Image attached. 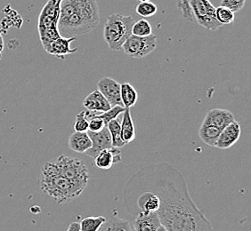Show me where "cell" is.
<instances>
[{
	"label": "cell",
	"instance_id": "cell-1",
	"mask_svg": "<svg viewBox=\"0 0 251 231\" xmlns=\"http://www.w3.org/2000/svg\"><path fill=\"white\" fill-rule=\"evenodd\" d=\"M148 190L157 195L160 224L168 231H214L189 193L185 178L165 162L145 165L132 176L124 191Z\"/></svg>",
	"mask_w": 251,
	"mask_h": 231
},
{
	"label": "cell",
	"instance_id": "cell-2",
	"mask_svg": "<svg viewBox=\"0 0 251 231\" xmlns=\"http://www.w3.org/2000/svg\"><path fill=\"white\" fill-rule=\"evenodd\" d=\"M100 23L97 0H62L58 32L63 38L89 33Z\"/></svg>",
	"mask_w": 251,
	"mask_h": 231
},
{
	"label": "cell",
	"instance_id": "cell-3",
	"mask_svg": "<svg viewBox=\"0 0 251 231\" xmlns=\"http://www.w3.org/2000/svg\"><path fill=\"white\" fill-rule=\"evenodd\" d=\"M40 188L58 204L72 201L84 191V189L59 174L49 161L44 164L41 170Z\"/></svg>",
	"mask_w": 251,
	"mask_h": 231
},
{
	"label": "cell",
	"instance_id": "cell-4",
	"mask_svg": "<svg viewBox=\"0 0 251 231\" xmlns=\"http://www.w3.org/2000/svg\"><path fill=\"white\" fill-rule=\"evenodd\" d=\"M135 19L130 15L113 14L107 17L103 29V37L109 48L120 51L123 44L132 35Z\"/></svg>",
	"mask_w": 251,
	"mask_h": 231
},
{
	"label": "cell",
	"instance_id": "cell-5",
	"mask_svg": "<svg viewBox=\"0 0 251 231\" xmlns=\"http://www.w3.org/2000/svg\"><path fill=\"white\" fill-rule=\"evenodd\" d=\"M61 2L62 0H49L39 14L38 29L44 49L61 37L57 28Z\"/></svg>",
	"mask_w": 251,
	"mask_h": 231
},
{
	"label": "cell",
	"instance_id": "cell-6",
	"mask_svg": "<svg viewBox=\"0 0 251 231\" xmlns=\"http://www.w3.org/2000/svg\"><path fill=\"white\" fill-rule=\"evenodd\" d=\"M54 170L82 189L87 187L89 181L88 169L82 161L77 158L61 155L49 161Z\"/></svg>",
	"mask_w": 251,
	"mask_h": 231
},
{
	"label": "cell",
	"instance_id": "cell-7",
	"mask_svg": "<svg viewBox=\"0 0 251 231\" xmlns=\"http://www.w3.org/2000/svg\"><path fill=\"white\" fill-rule=\"evenodd\" d=\"M192 10L193 18L197 21L199 25L209 30L221 29L220 24L216 18V7L210 0H188Z\"/></svg>",
	"mask_w": 251,
	"mask_h": 231
},
{
	"label": "cell",
	"instance_id": "cell-8",
	"mask_svg": "<svg viewBox=\"0 0 251 231\" xmlns=\"http://www.w3.org/2000/svg\"><path fill=\"white\" fill-rule=\"evenodd\" d=\"M158 37L151 34L148 37H136L131 35L123 44L121 50L129 57L144 58L154 51L157 46Z\"/></svg>",
	"mask_w": 251,
	"mask_h": 231
},
{
	"label": "cell",
	"instance_id": "cell-9",
	"mask_svg": "<svg viewBox=\"0 0 251 231\" xmlns=\"http://www.w3.org/2000/svg\"><path fill=\"white\" fill-rule=\"evenodd\" d=\"M97 90L101 92L111 108L123 107L121 98V84L111 77H104L97 83Z\"/></svg>",
	"mask_w": 251,
	"mask_h": 231
},
{
	"label": "cell",
	"instance_id": "cell-10",
	"mask_svg": "<svg viewBox=\"0 0 251 231\" xmlns=\"http://www.w3.org/2000/svg\"><path fill=\"white\" fill-rule=\"evenodd\" d=\"M242 134L241 125L238 121H232L231 124L225 127L218 137L215 147L220 149H227L232 148L240 139Z\"/></svg>",
	"mask_w": 251,
	"mask_h": 231
},
{
	"label": "cell",
	"instance_id": "cell-11",
	"mask_svg": "<svg viewBox=\"0 0 251 231\" xmlns=\"http://www.w3.org/2000/svg\"><path fill=\"white\" fill-rule=\"evenodd\" d=\"M87 134L89 135L91 141H92V147L86 152V154L88 157L95 159L97 155L101 152L102 150L111 149L112 147L111 135L109 133L107 126H105L99 133L87 132Z\"/></svg>",
	"mask_w": 251,
	"mask_h": 231
},
{
	"label": "cell",
	"instance_id": "cell-12",
	"mask_svg": "<svg viewBox=\"0 0 251 231\" xmlns=\"http://www.w3.org/2000/svg\"><path fill=\"white\" fill-rule=\"evenodd\" d=\"M76 40H77V37H71V38L60 37L58 39L53 40V42L49 44V46L45 50L49 54L53 55L59 59L64 60L66 55L75 53L78 50L77 47L76 48L71 47V44Z\"/></svg>",
	"mask_w": 251,
	"mask_h": 231
},
{
	"label": "cell",
	"instance_id": "cell-13",
	"mask_svg": "<svg viewBox=\"0 0 251 231\" xmlns=\"http://www.w3.org/2000/svg\"><path fill=\"white\" fill-rule=\"evenodd\" d=\"M234 120V116L231 111L223 109H213L207 112L203 123L216 126L219 130L222 131Z\"/></svg>",
	"mask_w": 251,
	"mask_h": 231
},
{
	"label": "cell",
	"instance_id": "cell-14",
	"mask_svg": "<svg viewBox=\"0 0 251 231\" xmlns=\"http://www.w3.org/2000/svg\"><path fill=\"white\" fill-rule=\"evenodd\" d=\"M122 160L121 151L118 148L111 147V149H104L95 158V164L97 168L109 170L114 164L120 163Z\"/></svg>",
	"mask_w": 251,
	"mask_h": 231
},
{
	"label": "cell",
	"instance_id": "cell-15",
	"mask_svg": "<svg viewBox=\"0 0 251 231\" xmlns=\"http://www.w3.org/2000/svg\"><path fill=\"white\" fill-rule=\"evenodd\" d=\"M83 106L88 111L105 112L111 107L104 96L98 90L89 93L83 101Z\"/></svg>",
	"mask_w": 251,
	"mask_h": 231
},
{
	"label": "cell",
	"instance_id": "cell-16",
	"mask_svg": "<svg viewBox=\"0 0 251 231\" xmlns=\"http://www.w3.org/2000/svg\"><path fill=\"white\" fill-rule=\"evenodd\" d=\"M160 224L157 212H138L134 222L135 231H156Z\"/></svg>",
	"mask_w": 251,
	"mask_h": 231
},
{
	"label": "cell",
	"instance_id": "cell-17",
	"mask_svg": "<svg viewBox=\"0 0 251 231\" xmlns=\"http://www.w3.org/2000/svg\"><path fill=\"white\" fill-rule=\"evenodd\" d=\"M92 147V141L87 132H75L69 138V148L77 153H86Z\"/></svg>",
	"mask_w": 251,
	"mask_h": 231
},
{
	"label": "cell",
	"instance_id": "cell-18",
	"mask_svg": "<svg viewBox=\"0 0 251 231\" xmlns=\"http://www.w3.org/2000/svg\"><path fill=\"white\" fill-rule=\"evenodd\" d=\"M121 140L126 145L132 142L135 139V128L132 119L130 109H126L122 113L121 122Z\"/></svg>",
	"mask_w": 251,
	"mask_h": 231
},
{
	"label": "cell",
	"instance_id": "cell-19",
	"mask_svg": "<svg viewBox=\"0 0 251 231\" xmlns=\"http://www.w3.org/2000/svg\"><path fill=\"white\" fill-rule=\"evenodd\" d=\"M121 98L123 107L125 109H130L137 102L138 93L130 83L125 82L121 85Z\"/></svg>",
	"mask_w": 251,
	"mask_h": 231
},
{
	"label": "cell",
	"instance_id": "cell-20",
	"mask_svg": "<svg viewBox=\"0 0 251 231\" xmlns=\"http://www.w3.org/2000/svg\"><path fill=\"white\" fill-rule=\"evenodd\" d=\"M220 133L221 130H219L216 126L202 123L199 130V137L205 144L215 147Z\"/></svg>",
	"mask_w": 251,
	"mask_h": 231
},
{
	"label": "cell",
	"instance_id": "cell-21",
	"mask_svg": "<svg viewBox=\"0 0 251 231\" xmlns=\"http://www.w3.org/2000/svg\"><path fill=\"white\" fill-rule=\"evenodd\" d=\"M106 126L111 135L112 147L118 149L125 147V143L121 140V118L118 117L116 119L111 120Z\"/></svg>",
	"mask_w": 251,
	"mask_h": 231
},
{
	"label": "cell",
	"instance_id": "cell-22",
	"mask_svg": "<svg viewBox=\"0 0 251 231\" xmlns=\"http://www.w3.org/2000/svg\"><path fill=\"white\" fill-rule=\"evenodd\" d=\"M130 223L119 217H112L103 223L99 231H131Z\"/></svg>",
	"mask_w": 251,
	"mask_h": 231
},
{
	"label": "cell",
	"instance_id": "cell-23",
	"mask_svg": "<svg viewBox=\"0 0 251 231\" xmlns=\"http://www.w3.org/2000/svg\"><path fill=\"white\" fill-rule=\"evenodd\" d=\"M106 222L105 217L89 216L79 222L80 231H99L103 223Z\"/></svg>",
	"mask_w": 251,
	"mask_h": 231
},
{
	"label": "cell",
	"instance_id": "cell-24",
	"mask_svg": "<svg viewBox=\"0 0 251 231\" xmlns=\"http://www.w3.org/2000/svg\"><path fill=\"white\" fill-rule=\"evenodd\" d=\"M125 108L124 107L115 106L111 108L109 111H105V112H93V111H87V113L90 116H95L97 117L101 118L105 125H108L109 122H111L113 119H116L120 116L125 111Z\"/></svg>",
	"mask_w": 251,
	"mask_h": 231
},
{
	"label": "cell",
	"instance_id": "cell-25",
	"mask_svg": "<svg viewBox=\"0 0 251 231\" xmlns=\"http://www.w3.org/2000/svg\"><path fill=\"white\" fill-rule=\"evenodd\" d=\"M152 34V27L147 20L142 19L135 22L132 27V35L136 37H148Z\"/></svg>",
	"mask_w": 251,
	"mask_h": 231
},
{
	"label": "cell",
	"instance_id": "cell-26",
	"mask_svg": "<svg viewBox=\"0 0 251 231\" xmlns=\"http://www.w3.org/2000/svg\"><path fill=\"white\" fill-rule=\"evenodd\" d=\"M216 18L220 24L229 25L234 22L235 16L231 10L220 5L216 8Z\"/></svg>",
	"mask_w": 251,
	"mask_h": 231
},
{
	"label": "cell",
	"instance_id": "cell-27",
	"mask_svg": "<svg viewBox=\"0 0 251 231\" xmlns=\"http://www.w3.org/2000/svg\"><path fill=\"white\" fill-rule=\"evenodd\" d=\"M135 12L138 15H140L144 18H148L151 17L158 12V8L155 4L151 1L147 2H140L138 5H136Z\"/></svg>",
	"mask_w": 251,
	"mask_h": 231
},
{
	"label": "cell",
	"instance_id": "cell-28",
	"mask_svg": "<svg viewBox=\"0 0 251 231\" xmlns=\"http://www.w3.org/2000/svg\"><path fill=\"white\" fill-rule=\"evenodd\" d=\"M88 123H89V121L86 116L85 111H81L75 117V122L73 124V129L75 132H78V133L87 132V130H88Z\"/></svg>",
	"mask_w": 251,
	"mask_h": 231
},
{
	"label": "cell",
	"instance_id": "cell-29",
	"mask_svg": "<svg viewBox=\"0 0 251 231\" xmlns=\"http://www.w3.org/2000/svg\"><path fill=\"white\" fill-rule=\"evenodd\" d=\"M246 0H222L221 6L231 10L232 13H238L244 7Z\"/></svg>",
	"mask_w": 251,
	"mask_h": 231
},
{
	"label": "cell",
	"instance_id": "cell-30",
	"mask_svg": "<svg viewBox=\"0 0 251 231\" xmlns=\"http://www.w3.org/2000/svg\"><path fill=\"white\" fill-rule=\"evenodd\" d=\"M66 231H80V226H79V222H74L69 226Z\"/></svg>",
	"mask_w": 251,
	"mask_h": 231
},
{
	"label": "cell",
	"instance_id": "cell-31",
	"mask_svg": "<svg viewBox=\"0 0 251 231\" xmlns=\"http://www.w3.org/2000/svg\"><path fill=\"white\" fill-rule=\"evenodd\" d=\"M3 49H4V39H3V37L0 33V54H2Z\"/></svg>",
	"mask_w": 251,
	"mask_h": 231
},
{
	"label": "cell",
	"instance_id": "cell-32",
	"mask_svg": "<svg viewBox=\"0 0 251 231\" xmlns=\"http://www.w3.org/2000/svg\"><path fill=\"white\" fill-rule=\"evenodd\" d=\"M156 231H168L166 230V228L165 227L162 226V225H159V228L156 230Z\"/></svg>",
	"mask_w": 251,
	"mask_h": 231
},
{
	"label": "cell",
	"instance_id": "cell-33",
	"mask_svg": "<svg viewBox=\"0 0 251 231\" xmlns=\"http://www.w3.org/2000/svg\"><path fill=\"white\" fill-rule=\"evenodd\" d=\"M139 2H147V1H150V0H138Z\"/></svg>",
	"mask_w": 251,
	"mask_h": 231
},
{
	"label": "cell",
	"instance_id": "cell-34",
	"mask_svg": "<svg viewBox=\"0 0 251 231\" xmlns=\"http://www.w3.org/2000/svg\"><path fill=\"white\" fill-rule=\"evenodd\" d=\"M1 58H2V54H0V60H1Z\"/></svg>",
	"mask_w": 251,
	"mask_h": 231
},
{
	"label": "cell",
	"instance_id": "cell-35",
	"mask_svg": "<svg viewBox=\"0 0 251 231\" xmlns=\"http://www.w3.org/2000/svg\"><path fill=\"white\" fill-rule=\"evenodd\" d=\"M131 231H134V229H133V230H131Z\"/></svg>",
	"mask_w": 251,
	"mask_h": 231
}]
</instances>
